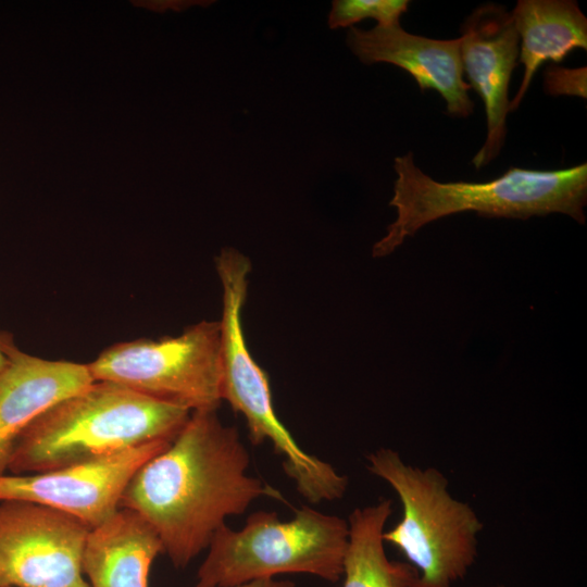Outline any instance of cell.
<instances>
[{
	"label": "cell",
	"mask_w": 587,
	"mask_h": 587,
	"mask_svg": "<svg viewBox=\"0 0 587 587\" xmlns=\"http://www.w3.org/2000/svg\"><path fill=\"white\" fill-rule=\"evenodd\" d=\"M250 454L236 427L217 410L192 411L170 446L142 464L120 502L155 530L176 569L203 550L226 519L245 513L261 497L284 500L248 473Z\"/></svg>",
	"instance_id": "6da1fadb"
},
{
	"label": "cell",
	"mask_w": 587,
	"mask_h": 587,
	"mask_svg": "<svg viewBox=\"0 0 587 587\" xmlns=\"http://www.w3.org/2000/svg\"><path fill=\"white\" fill-rule=\"evenodd\" d=\"M111 382H93L34 420L18 436L13 475L58 470L110 457L152 441H172L190 416Z\"/></svg>",
	"instance_id": "7a4b0ae2"
},
{
	"label": "cell",
	"mask_w": 587,
	"mask_h": 587,
	"mask_svg": "<svg viewBox=\"0 0 587 587\" xmlns=\"http://www.w3.org/2000/svg\"><path fill=\"white\" fill-rule=\"evenodd\" d=\"M394 168L397 179L389 204L397 209V218L373 246L374 258L390 254L424 225L465 211L522 220L562 213L579 224L586 221L587 163L554 171L512 166L485 183H440L423 173L409 151L395 159Z\"/></svg>",
	"instance_id": "3957f363"
},
{
	"label": "cell",
	"mask_w": 587,
	"mask_h": 587,
	"mask_svg": "<svg viewBox=\"0 0 587 587\" xmlns=\"http://www.w3.org/2000/svg\"><path fill=\"white\" fill-rule=\"evenodd\" d=\"M222 286L221 357L222 399L243 415L252 445L270 442L282 458L283 470L300 496L316 504L342 498L349 479L308 452L278 419L268 377L250 353L242 327L251 262L235 248H223L215 258Z\"/></svg>",
	"instance_id": "277c9868"
},
{
	"label": "cell",
	"mask_w": 587,
	"mask_h": 587,
	"mask_svg": "<svg viewBox=\"0 0 587 587\" xmlns=\"http://www.w3.org/2000/svg\"><path fill=\"white\" fill-rule=\"evenodd\" d=\"M348 521L303 505L288 521L274 511L251 513L240 529L224 524L213 536L193 587H235L282 574L342 577Z\"/></svg>",
	"instance_id": "5b68a950"
},
{
	"label": "cell",
	"mask_w": 587,
	"mask_h": 587,
	"mask_svg": "<svg viewBox=\"0 0 587 587\" xmlns=\"http://www.w3.org/2000/svg\"><path fill=\"white\" fill-rule=\"evenodd\" d=\"M367 470L401 501L402 519L383 539L417 570L412 587H452L463 579L476 560L484 525L469 503L451 496L447 477L435 467L407 464L387 448L367 454Z\"/></svg>",
	"instance_id": "8992f818"
},
{
	"label": "cell",
	"mask_w": 587,
	"mask_h": 587,
	"mask_svg": "<svg viewBox=\"0 0 587 587\" xmlns=\"http://www.w3.org/2000/svg\"><path fill=\"white\" fill-rule=\"evenodd\" d=\"M87 365L95 382L191 412L217 410L223 400L218 321H201L175 337L115 344Z\"/></svg>",
	"instance_id": "52a82bcc"
},
{
	"label": "cell",
	"mask_w": 587,
	"mask_h": 587,
	"mask_svg": "<svg viewBox=\"0 0 587 587\" xmlns=\"http://www.w3.org/2000/svg\"><path fill=\"white\" fill-rule=\"evenodd\" d=\"M89 530L46 505L0 501V587H89L82 572Z\"/></svg>",
	"instance_id": "ba28073f"
},
{
	"label": "cell",
	"mask_w": 587,
	"mask_h": 587,
	"mask_svg": "<svg viewBox=\"0 0 587 587\" xmlns=\"http://www.w3.org/2000/svg\"><path fill=\"white\" fill-rule=\"evenodd\" d=\"M171 441H152L123 452L42 473L0 476V501L18 500L67 513L90 529L111 517L136 471Z\"/></svg>",
	"instance_id": "9c48e42d"
},
{
	"label": "cell",
	"mask_w": 587,
	"mask_h": 587,
	"mask_svg": "<svg viewBox=\"0 0 587 587\" xmlns=\"http://www.w3.org/2000/svg\"><path fill=\"white\" fill-rule=\"evenodd\" d=\"M461 32L462 68L486 112V140L472 160L474 167L480 170L498 157L505 141L509 84L517 65L520 38L511 13L495 3L476 8Z\"/></svg>",
	"instance_id": "30bf717a"
},
{
	"label": "cell",
	"mask_w": 587,
	"mask_h": 587,
	"mask_svg": "<svg viewBox=\"0 0 587 587\" xmlns=\"http://www.w3.org/2000/svg\"><path fill=\"white\" fill-rule=\"evenodd\" d=\"M5 364L0 372V476L23 430L60 401L95 380L87 364L51 361L20 350L10 334L0 333Z\"/></svg>",
	"instance_id": "8fae6325"
},
{
	"label": "cell",
	"mask_w": 587,
	"mask_h": 587,
	"mask_svg": "<svg viewBox=\"0 0 587 587\" xmlns=\"http://www.w3.org/2000/svg\"><path fill=\"white\" fill-rule=\"evenodd\" d=\"M460 38L433 39L407 33L400 24L376 25L364 30L351 26L347 45L359 60L371 65L386 62L405 70L422 91L435 89L447 102L451 116L467 117L474 102L463 79Z\"/></svg>",
	"instance_id": "7c38bea8"
},
{
	"label": "cell",
	"mask_w": 587,
	"mask_h": 587,
	"mask_svg": "<svg viewBox=\"0 0 587 587\" xmlns=\"http://www.w3.org/2000/svg\"><path fill=\"white\" fill-rule=\"evenodd\" d=\"M163 547L136 511L120 508L87 535L82 572L89 587H148L149 572Z\"/></svg>",
	"instance_id": "4fadbf2b"
},
{
	"label": "cell",
	"mask_w": 587,
	"mask_h": 587,
	"mask_svg": "<svg viewBox=\"0 0 587 587\" xmlns=\"http://www.w3.org/2000/svg\"><path fill=\"white\" fill-rule=\"evenodd\" d=\"M524 65L520 88L509 104H521L536 71L546 61L561 62L572 50H587V20L573 0H520L511 12Z\"/></svg>",
	"instance_id": "5bb4252c"
},
{
	"label": "cell",
	"mask_w": 587,
	"mask_h": 587,
	"mask_svg": "<svg viewBox=\"0 0 587 587\" xmlns=\"http://www.w3.org/2000/svg\"><path fill=\"white\" fill-rule=\"evenodd\" d=\"M391 514L392 501L385 498L350 513L342 587H412L417 570L389 560L385 551L383 534Z\"/></svg>",
	"instance_id": "9a60e30c"
},
{
	"label": "cell",
	"mask_w": 587,
	"mask_h": 587,
	"mask_svg": "<svg viewBox=\"0 0 587 587\" xmlns=\"http://www.w3.org/2000/svg\"><path fill=\"white\" fill-rule=\"evenodd\" d=\"M408 0H335L328 15V26L334 29L351 26L361 20L375 18L380 26L400 24L408 11Z\"/></svg>",
	"instance_id": "2e32d148"
},
{
	"label": "cell",
	"mask_w": 587,
	"mask_h": 587,
	"mask_svg": "<svg viewBox=\"0 0 587 587\" xmlns=\"http://www.w3.org/2000/svg\"><path fill=\"white\" fill-rule=\"evenodd\" d=\"M587 68H565L551 65L545 71V90L553 96H578L586 99Z\"/></svg>",
	"instance_id": "e0dca14e"
},
{
	"label": "cell",
	"mask_w": 587,
	"mask_h": 587,
	"mask_svg": "<svg viewBox=\"0 0 587 587\" xmlns=\"http://www.w3.org/2000/svg\"><path fill=\"white\" fill-rule=\"evenodd\" d=\"M235 587H296L295 583L289 579H258Z\"/></svg>",
	"instance_id": "ac0fdd59"
},
{
	"label": "cell",
	"mask_w": 587,
	"mask_h": 587,
	"mask_svg": "<svg viewBox=\"0 0 587 587\" xmlns=\"http://www.w3.org/2000/svg\"><path fill=\"white\" fill-rule=\"evenodd\" d=\"M4 364H5V357L3 355V353H2V351L0 349V372L4 367Z\"/></svg>",
	"instance_id": "d6986e66"
},
{
	"label": "cell",
	"mask_w": 587,
	"mask_h": 587,
	"mask_svg": "<svg viewBox=\"0 0 587 587\" xmlns=\"http://www.w3.org/2000/svg\"><path fill=\"white\" fill-rule=\"evenodd\" d=\"M492 587H504V586H502V585H497V586H492Z\"/></svg>",
	"instance_id": "ffe728a7"
}]
</instances>
